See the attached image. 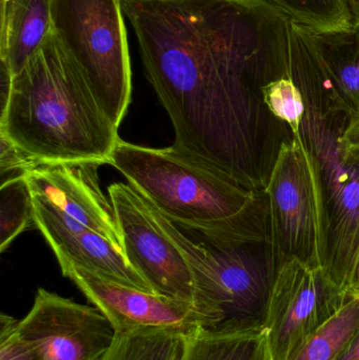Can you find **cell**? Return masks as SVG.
<instances>
[{"label": "cell", "instance_id": "5", "mask_svg": "<svg viewBox=\"0 0 359 360\" xmlns=\"http://www.w3.org/2000/svg\"><path fill=\"white\" fill-rule=\"evenodd\" d=\"M295 84L306 103L301 135L318 166L328 219L324 271L337 288L353 292L359 262V167L344 160L339 141L350 116L332 109L312 82Z\"/></svg>", "mask_w": 359, "mask_h": 360}, {"label": "cell", "instance_id": "11", "mask_svg": "<svg viewBox=\"0 0 359 360\" xmlns=\"http://www.w3.org/2000/svg\"><path fill=\"white\" fill-rule=\"evenodd\" d=\"M18 332L44 360H99L115 342L109 319L94 306L39 288Z\"/></svg>", "mask_w": 359, "mask_h": 360}, {"label": "cell", "instance_id": "6", "mask_svg": "<svg viewBox=\"0 0 359 360\" xmlns=\"http://www.w3.org/2000/svg\"><path fill=\"white\" fill-rule=\"evenodd\" d=\"M122 0H52V29L113 124L119 129L132 96V71Z\"/></svg>", "mask_w": 359, "mask_h": 360}, {"label": "cell", "instance_id": "20", "mask_svg": "<svg viewBox=\"0 0 359 360\" xmlns=\"http://www.w3.org/2000/svg\"><path fill=\"white\" fill-rule=\"evenodd\" d=\"M278 1V0H276ZM280 8L313 33H341L350 30L344 0H278Z\"/></svg>", "mask_w": 359, "mask_h": 360}, {"label": "cell", "instance_id": "26", "mask_svg": "<svg viewBox=\"0 0 359 360\" xmlns=\"http://www.w3.org/2000/svg\"><path fill=\"white\" fill-rule=\"evenodd\" d=\"M339 360H359V331L343 356Z\"/></svg>", "mask_w": 359, "mask_h": 360}, {"label": "cell", "instance_id": "4", "mask_svg": "<svg viewBox=\"0 0 359 360\" xmlns=\"http://www.w3.org/2000/svg\"><path fill=\"white\" fill-rule=\"evenodd\" d=\"M154 213L189 264L202 329L263 332L276 274L269 247L265 251L261 247L267 245L219 243L194 231L200 239L196 241L155 207Z\"/></svg>", "mask_w": 359, "mask_h": 360}, {"label": "cell", "instance_id": "14", "mask_svg": "<svg viewBox=\"0 0 359 360\" xmlns=\"http://www.w3.org/2000/svg\"><path fill=\"white\" fill-rule=\"evenodd\" d=\"M52 0H1L0 60L16 76L52 32Z\"/></svg>", "mask_w": 359, "mask_h": 360}, {"label": "cell", "instance_id": "16", "mask_svg": "<svg viewBox=\"0 0 359 360\" xmlns=\"http://www.w3.org/2000/svg\"><path fill=\"white\" fill-rule=\"evenodd\" d=\"M354 33L349 52L326 58L320 46L312 48L331 107L349 116L359 113V23Z\"/></svg>", "mask_w": 359, "mask_h": 360}, {"label": "cell", "instance_id": "3", "mask_svg": "<svg viewBox=\"0 0 359 360\" xmlns=\"http://www.w3.org/2000/svg\"><path fill=\"white\" fill-rule=\"evenodd\" d=\"M107 165L162 216L185 230L229 245L270 243L265 192L181 153L119 139Z\"/></svg>", "mask_w": 359, "mask_h": 360}, {"label": "cell", "instance_id": "19", "mask_svg": "<svg viewBox=\"0 0 359 360\" xmlns=\"http://www.w3.org/2000/svg\"><path fill=\"white\" fill-rule=\"evenodd\" d=\"M34 224L33 196L25 176L0 186V252Z\"/></svg>", "mask_w": 359, "mask_h": 360}, {"label": "cell", "instance_id": "21", "mask_svg": "<svg viewBox=\"0 0 359 360\" xmlns=\"http://www.w3.org/2000/svg\"><path fill=\"white\" fill-rule=\"evenodd\" d=\"M261 98L270 113L289 127L293 135L301 134V122L306 114L303 93L287 76H275L261 86Z\"/></svg>", "mask_w": 359, "mask_h": 360}, {"label": "cell", "instance_id": "9", "mask_svg": "<svg viewBox=\"0 0 359 360\" xmlns=\"http://www.w3.org/2000/svg\"><path fill=\"white\" fill-rule=\"evenodd\" d=\"M107 191L122 249L131 266L153 293L194 304L195 290L189 264L158 224L153 205L131 184L117 182Z\"/></svg>", "mask_w": 359, "mask_h": 360}, {"label": "cell", "instance_id": "2", "mask_svg": "<svg viewBox=\"0 0 359 360\" xmlns=\"http://www.w3.org/2000/svg\"><path fill=\"white\" fill-rule=\"evenodd\" d=\"M0 134L39 165H105L120 139L53 30L13 78Z\"/></svg>", "mask_w": 359, "mask_h": 360}, {"label": "cell", "instance_id": "15", "mask_svg": "<svg viewBox=\"0 0 359 360\" xmlns=\"http://www.w3.org/2000/svg\"><path fill=\"white\" fill-rule=\"evenodd\" d=\"M178 360H269L261 331L221 332L200 330L183 338Z\"/></svg>", "mask_w": 359, "mask_h": 360}, {"label": "cell", "instance_id": "7", "mask_svg": "<svg viewBox=\"0 0 359 360\" xmlns=\"http://www.w3.org/2000/svg\"><path fill=\"white\" fill-rule=\"evenodd\" d=\"M263 192L269 211L268 247L275 270L294 258L325 269L328 219L322 182L301 134L280 145Z\"/></svg>", "mask_w": 359, "mask_h": 360}, {"label": "cell", "instance_id": "27", "mask_svg": "<svg viewBox=\"0 0 359 360\" xmlns=\"http://www.w3.org/2000/svg\"><path fill=\"white\" fill-rule=\"evenodd\" d=\"M353 292L354 293H359V262L358 266V272H356L355 283H354Z\"/></svg>", "mask_w": 359, "mask_h": 360}, {"label": "cell", "instance_id": "13", "mask_svg": "<svg viewBox=\"0 0 359 360\" xmlns=\"http://www.w3.org/2000/svg\"><path fill=\"white\" fill-rule=\"evenodd\" d=\"M34 224L54 251L95 274L128 287L152 292L149 283L111 241L72 218L48 201L33 197Z\"/></svg>", "mask_w": 359, "mask_h": 360}, {"label": "cell", "instance_id": "22", "mask_svg": "<svg viewBox=\"0 0 359 360\" xmlns=\"http://www.w3.org/2000/svg\"><path fill=\"white\" fill-rule=\"evenodd\" d=\"M18 321L11 315H0V360H44L38 349L18 332Z\"/></svg>", "mask_w": 359, "mask_h": 360}, {"label": "cell", "instance_id": "23", "mask_svg": "<svg viewBox=\"0 0 359 360\" xmlns=\"http://www.w3.org/2000/svg\"><path fill=\"white\" fill-rule=\"evenodd\" d=\"M38 162L27 155L10 139L0 134V174L1 184L17 177L25 176L27 171L38 166Z\"/></svg>", "mask_w": 359, "mask_h": 360}, {"label": "cell", "instance_id": "25", "mask_svg": "<svg viewBox=\"0 0 359 360\" xmlns=\"http://www.w3.org/2000/svg\"><path fill=\"white\" fill-rule=\"evenodd\" d=\"M13 76L10 68L4 61L1 60V71H0V113L6 111V105L10 101L11 93H12Z\"/></svg>", "mask_w": 359, "mask_h": 360}, {"label": "cell", "instance_id": "24", "mask_svg": "<svg viewBox=\"0 0 359 360\" xmlns=\"http://www.w3.org/2000/svg\"><path fill=\"white\" fill-rule=\"evenodd\" d=\"M339 141L344 160L359 167V113L350 116Z\"/></svg>", "mask_w": 359, "mask_h": 360}, {"label": "cell", "instance_id": "1", "mask_svg": "<svg viewBox=\"0 0 359 360\" xmlns=\"http://www.w3.org/2000/svg\"><path fill=\"white\" fill-rule=\"evenodd\" d=\"M122 2L145 76L172 122L173 147L263 191L280 145L293 136L261 98V63L250 16L266 4Z\"/></svg>", "mask_w": 359, "mask_h": 360}, {"label": "cell", "instance_id": "17", "mask_svg": "<svg viewBox=\"0 0 359 360\" xmlns=\"http://www.w3.org/2000/svg\"><path fill=\"white\" fill-rule=\"evenodd\" d=\"M359 331V293L322 326L291 360H339Z\"/></svg>", "mask_w": 359, "mask_h": 360}, {"label": "cell", "instance_id": "18", "mask_svg": "<svg viewBox=\"0 0 359 360\" xmlns=\"http://www.w3.org/2000/svg\"><path fill=\"white\" fill-rule=\"evenodd\" d=\"M183 342V336L166 331L117 334L99 360H178Z\"/></svg>", "mask_w": 359, "mask_h": 360}, {"label": "cell", "instance_id": "8", "mask_svg": "<svg viewBox=\"0 0 359 360\" xmlns=\"http://www.w3.org/2000/svg\"><path fill=\"white\" fill-rule=\"evenodd\" d=\"M352 293L337 288L324 269L295 258L284 262L276 271L263 327L268 359H292Z\"/></svg>", "mask_w": 359, "mask_h": 360}, {"label": "cell", "instance_id": "12", "mask_svg": "<svg viewBox=\"0 0 359 360\" xmlns=\"http://www.w3.org/2000/svg\"><path fill=\"white\" fill-rule=\"evenodd\" d=\"M101 162L40 164L25 174L32 196L44 199L111 241L124 253L113 205L101 191Z\"/></svg>", "mask_w": 359, "mask_h": 360}, {"label": "cell", "instance_id": "10", "mask_svg": "<svg viewBox=\"0 0 359 360\" xmlns=\"http://www.w3.org/2000/svg\"><path fill=\"white\" fill-rule=\"evenodd\" d=\"M63 275L82 292L113 325L116 333L166 331L191 335L202 329L195 304L128 287L58 259Z\"/></svg>", "mask_w": 359, "mask_h": 360}]
</instances>
